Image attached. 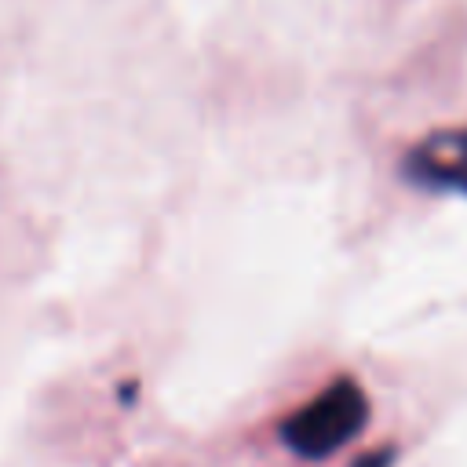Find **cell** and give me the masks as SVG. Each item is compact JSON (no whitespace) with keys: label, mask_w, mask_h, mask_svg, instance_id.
<instances>
[{"label":"cell","mask_w":467,"mask_h":467,"mask_svg":"<svg viewBox=\"0 0 467 467\" xmlns=\"http://www.w3.org/2000/svg\"><path fill=\"white\" fill-rule=\"evenodd\" d=\"M365 420H368L365 390L354 379H336L281 423V441L303 460H321L343 449L365 427Z\"/></svg>","instance_id":"1"},{"label":"cell","mask_w":467,"mask_h":467,"mask_svg":"<svg viewBox=\"0 0 467 467\" xmlns=\"http://www.w3.org/2000/svg\"><path fill=\"white\" fill-rule=\"evenodd\" d=\"M405 179L427 190L467 193V128L438 131L405 157Z\"/></svg>","instance_id":"2"}]
</instances>
